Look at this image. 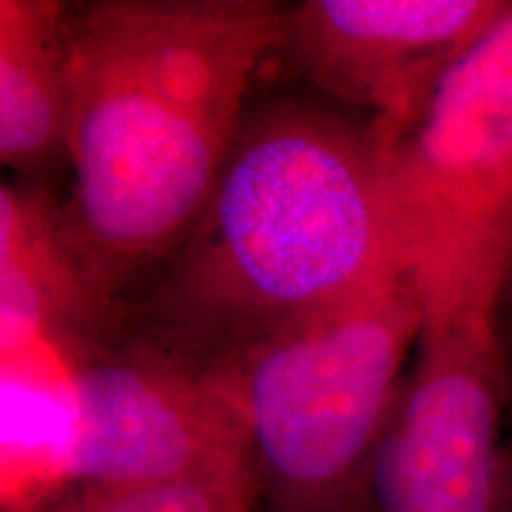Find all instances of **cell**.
I'll return each instance as SVG.
<instances>
[{"label": "cell", "mask_w": 512, "mask_h": 512, "mask_svg": "<svg viewBox=\"0 0 512 512\" xmlns=\"http://www.w3.org/2000/svg\"><path fill=\"white\" fill-rule=\"evenodd\" d=\"M67 15L60 0H0V164L17 174L64 157Z\"/></svg>", "instance_id": "9"}, {"label": "cell", "mask_w": 512, "mask_h": 512, "mask_svg": "<svg viewBox=\"0 0 512 512\" xmlns=\"http://www.w3.org/2000/svg\"><path fill=\"white\" fill-rule=\"evenodd\" d=\"M399 261L387 140L316 100L249 110L145 306V339L207 363L366 290Z\"/></svg>", "instance_id": "2"}, {"label": "cell", "mask_w": 512, "mask_h": 512, "mask_svg": "<svg viewBox=\"0 0 512 512\" xmlns=\"http://www.w3.org/2000/svg\"><path fill=\"white\" fill-rule=\"evenodd\" d=\"M425 299L406 261L347 302L235 358L259 510L370 512L377 441L418 344Z\"/></svg>", "instance_id": "3"}, {"label": "cell", "mask_w": 512, "mask_h": 512, "mask_svg": "<svg viewBox=\"0 0 512 512\" xmlns=\"http://www.w3.org/2000/svg\"><path fill=\"white\" fill-rule=\"evenodd\" d=\"M117 297L67 204L41 185L0 183V356L98 351L117 325Z\"/></svg>", "instance_id": "8"}, {"label": "cell", "mask_w": 512, "mask_h": 512, "mask_svg": "<svg viewBox=\"0 0 512 512\" xmlns=\"http://www.w3.org/2000/svg\"><path fill=\"white\" fill-rule=\"evenodd\" d=\"M496 297L498 287L422 292L418 344L370 467V512L498 510L512 392Z\"/></svg>", "instance_id": "5"}, {"label": "cell", "mask_w": 512, "mask_h": 512, "mask_svg": "<svg viewBox=\"0 0 512 512\" xmlns=\"http://www.w3.org/2000/svg\"><path fill=\"white\" fill-rule=\"evenodd\" d=\"M496 335H498V344H501L505 373H508L510 392H512V245L508 252V261H505L501 287H498V297H496Z\"/></svg>", "instance_id": "11"}, {"label": "cell", "mask_w": 512, "mask_h": 512, "mask_svg": "<svg viewBox=\"0 0 512 512\" xmlns=\"http://www.w3.org/2000/svg\"><path fill=\"white\" fill-rule=\"evenodd\" d=\"M496 512H512V451H510V448H508V456H505L501 496H498V510Z\"/></svg>", "instance_id": "12"}, {"label": "cell", "mask_w": 512, "mask_h": 512, "mask_svg": "<svg viewBox=\"0 0 512 512\" xmlns=\"http://www.w3.org/2000/svg\"><path fill=\"white\" fill-rule=\"evenodd\" d=\"M510 8L512 0H304L285 8L283 50L316 91L392 140Z\"/></svg>", "instance_id": "7"}, {"label": "cell", "mask_w": 512, "mask_h": 512, "mask_svg": "<svg viewBox=\"0 0 512 512\" xmlns=\"http://www.w3.org/2000/svg\"><path fill=\"white\" fill-rule=\"evenodd\" d=\"M254 467L136 489H83L19 512H256ZM8 512V510H0Z\"/></svg>", "instance_id": "10"}, {"label": "cell", "mask_w": 512, "mask_h": 512, "mask_svg": "<svg viewBox=\"0 0 512 512\" xmlns=\"http://www.w3.org/2000/svg\"><path fill=\"white\" fill-rule=\"evenodd\" d=\"M69 396V491L136 489L252 465L230 361H197L140 339L72 358Z\"/></svg>", "instance_id": "6"}, {"label": "cell", "mask_w": 512, "mask_h": 512, "mask_svg": "<svg viewBox=\"0 0 512 512\" xmlns=\"http://www.w3.org/2000/svg\"><path fill=\"white\" fill-rule=\"evenodd\" d=\"M387 169L401 254L422 290L501 285L512 245V8L387 140Z\"/></svg>", "instance_id": "4"}, {"label": "cell", "mask_w": 512, "mask_h": 512, "mask_svg": "<svg viewBox=\"0 0 512 512\" xmlns=\"http://www.w3.org/2000/svg\"><path fill=\"white\" fill-rule=\"evenodd\" d=\"M271 0H93L67 15V209L117 294L166 261L207 202L283 50Z\"/></svg>", "instance_id": "1"}]
</instances>
